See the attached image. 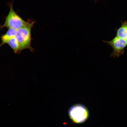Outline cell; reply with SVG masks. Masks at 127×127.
I'll use <instances>...</instances> for the list:
<instances>
[{"instance_id": "obj_8", "label": "cell", "mask_w": 127, "mask_h": 127, "mask_svg": "<svg viewBox=\"0 0 127 127\" xmlns=\"http://www.w3.org/2000/svg\"></svg>"}, {"instance_id": "obj_7", "label": "cell", "mask_w": 127, "mask_h": 127, "mask_svg": "<svg viewBox=\"0 0 127 127\" xmlns=\"http://www.w3.org/2000/svg\"><path fill=\"white\" fill-rule=\"evenodd\" d=\"M16 53L20 52L18 42L15 37L9 39L7 43Z\"/></svg>"}, {"instance_id": "obj_1", "label": "cell", "mask_w": 127, "mask_h": 127, "mask_svg": "<svg viewBox=\"0 0 127 127\" xmlns=\"http://www.w3.org/2000/svg\"><path fill=\"white\" fill-rule=\"evenodd\" d=\"M34 23L28 22L24 26L17 30L15 36L18 43L20 51L28 49L32 51L31 47V30Z\"/></svg>"}, {"instance_id": "obj_6", "label": "cell", "mask_w": 127, "mask_h": 127, "mask_svg": "<svg viewBox=\"0 0 127 127\" xmlns=\"http://www.w3.org/2000/svg\"><path fill=\"white\" fill-rule=\"evenodd\" d=\"M116 36L127 40V23L125 22L117 30Z\"/></svg>"}, {"instance_id": "obj_4", "label": "cell", "mask_w": 127, "mask_h": 127, "mask_svg": "<svg viewBox=\"0 0 127 127\" xmlns=\"http://www.w3.org/2000/svg\"><path fill=\"white\" fill-rule=\"evenodd\" d=\"M103 41L111 46L113 48V52L110 55L112 57H118L122 55L124 52L125 48L127 46V40L116 36L111 41L103 40Z\"/></svg>"}, {"instance_id": "obj_5", "label": "cell", "mask_w": 127, "mask_h": 127, "mask_svg": "<svg viewBox=\"0 0 127 127\" xmlns=\"http://www.w3.org/2000/svg\"><path fill=\"white\" fill-rule=\"evenodd\" d=\"M17 30L13 28H9L6 33L1 37L2 42L0 44V47L3 44H7L8 41L11 38L15 37Z\"/></svg>"}, {"instance_id": "obj_3", "label": "cell", "mask_w": 127, "mask_h": 127, "mask_svg": "<svg viewBox=\"0 0 127 127\" xmlns=\"http://www.w3.org/2000/svg\"><path fill=\"white\" fill-rule=\"evenodd\" d=\"M69 114L73 121L77 123L84 122L88 116V111L86 108L80 104L75 105L71 107L69 110Z\"/></svg>"}, {"instance_id": "obj_2", "label": "cell", "mask_w": 127, "mask_h": 127, "mask_svg": "<svg viewBox=\"0 0 127 127\" xmlns=\"http://www.w3.org/2000/svg\"><path fill=\"white\" fill-rule=\"evenodd\" d=\"M28 22L23 20L14 11L12 4L10 5V10L4 23L1 28L6 27L17 30L25 26Z\"/></svg>"}]
</instances>
